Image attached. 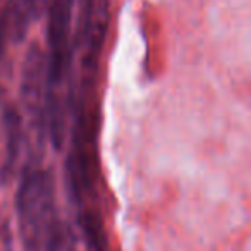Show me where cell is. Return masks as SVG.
<instances>
[{"label": "cell", "mask_w": 251, "mask_h": 251, "mask_svg": "<svg viewBox=\"0 0 251 251\" xmlns=\"http://www.w3.org/2000/svg\"><path fill=\"white\" fill-rule=\"evenodd\" d=\"M74 0H50L49 9V45H50V77L60 79L67 66L69 35L73 21Z\"/></svg>", "instance_id": "obj_2"}, {"label": "cell", "mask_w": 251, "mask_h": 251, "mask_svg": "<svg viewBox=\"0 0 251 251\" xmlns=\"http://www.w3.org/2000/svg\"><path fill=\"white\" fill-rule=\"evenodd\" d=\"M18 215L29 250L55 251L59 248V217L47 172L35 169L25 174L18 191Z\"/></svg>", "instance_id": "obj_1"}]
</instances>
